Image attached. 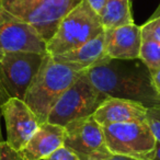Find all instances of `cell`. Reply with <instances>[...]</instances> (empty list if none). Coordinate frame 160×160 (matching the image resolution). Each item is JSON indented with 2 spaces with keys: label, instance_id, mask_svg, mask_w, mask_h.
I'll use <instances>...</instances> for the list:
<instances>
[{
  "label": "cell",
  "instance_id": "cell-17",
  "mask_svg": "<svg viewBox=\"0 0 160 160\" xmlns=\"http://www.w3.org/2000/svg\"><path fill=\"white\" fill-rule=\"evenodd\" d=\"M146 123L150 128L156 142L160 144V107L147 108Z\"/></svg>",
  "mask_w": 160,
  "mask_h": 160
},
{
  "label": "cell",
  "instance_id": "cell-11",
  "mask_svg": "<svg viewBox=\"0 0 160 160\" xmlns=\"http://www.w3.org/2000/svg\"><path fill=\"white\" fill-rule=\"evenodd\" d=\"M142 29L133 24L104 30V46L108 57L114 59H139Z\"/></svg>",
  "mask_w": 160,
  "mask_h": 160
},
{
  "label": "cell",
  "instance_id": "cell-7",
  "mask_svg": "<svg viewBox=\"0 0 160 160\" xmlns=\"http://www.w3.org/2000/svg\"><path fill=\"white\" fill-rule=\"evenodd\" d=\"M45 54L7 52L0 54V85L9 98L24 101L34 77L42 66Z\"/></svg>",
  "mask_w": 160,
  "mask_h": 160
},
{
  "label": "cell",
  "instance_id": "cell-10",
  "mask_svg": "<svg viewBox=\"0 0 160 160\" xmlns=\"http://www.w3.org/2000/svg\"><path fill=\"white\" fill-rule=\"evenodd\" d=\"M7 128V142L20 151L38 131L41 123L23 100L9 98L1 107Z\"/></svg>",
  "mask_w": 160,
  "mask_h": 160
},
{
  "label": "cell",
  "instance_id": "cell-6",
  "mask_svg": "<svg viewBox=\"0 0 160 160\" xmlns=\"http://www.w3.org/2000/svg\"><path fill=\"white\" fill-rule=\"evenodd\" d=\"M105 144L112 153L137 160H153L156 139L146 122H127L103 126Z\"/></svg>",
  "mask_w": 160,
  "mask_h": 160
},
{
  "label": "cell",
  "instance_id": "cell-24",
  "mask_svg": "<svg viewBox=\"0 0 160 160\" xmlns=\"http://www.w3.org/2000/svg\"><path fill=\"white\" fill-rule=\"evenodd\" d=\"M151 77H152V83L155 86L156 90L160 93V68L151 72Z\"/></svg>",
  "mask_w": 160,
  "mask_h": 160
},
{
  "label": "cell",
  "instance_id": "cell-19",
  "mask_svg": "<svg viewBox=\"0 0 160 160\" xmlns=\"http://www.w3.org/2000/svg\"><path fill=\"white\" fill-rule=\"evenodd\" d=\"M0 160H22L19 151L13 149L7 140L0 142Z\"/></svg>",
  "mask_w": 160,
  "mask_h": 160
},
{
  "label": "cell",
  "instance_id": "cell-16",
  "mask_svg": "<svg viewBox=\"0 0 160 160\" xmlns=\"http://www.w3.org/2000/svg\"><path fill=\"white\" fill-rule=\"evenodd\" d=\"M139 60L146 65L150 72L160 68V42L153 40L142 41V46L139 52Z\"/></svg>",
  "mask_w": 160,
  "mask_h": 160
},
{
  "label": "cell",
  "instance_id": "cell-25",
  "mask_svg": "<svg viewBox=\"0 0 160 160\" xmlns=\"http://www.w3.org/2000/svg\"><path fill=\"white\" fill-rule=\"evenodd\" d=\"M153 160H160V144L159 142H156V153Z\"/></svg>",
  "mask_w": 160,
  "mask_h": 160
},
{
  "label": "cell",
  "instance_id": "cell-13",
  "mask_svg": "<svg viewBox=\"0 0 160 160\" xmlns=\"http://www.w3.org/2000/svg\"><path fill=\"white\" fill-rule=\"evenodd\" d=\"M147 108L136 101L109 98L100 105L93 118L101 126L127 122H146Z\"/></svg>",
  "mask_w": 160,
  "mask_h": 160
},
{
  "label": "cell",
  "instance_id": "cell-9",
  "mask_svg": "<svg viewBox=\"0 0 160 160\" xmlns=\"http://www.w3.org/2000/svg\"><path fill=\"white\" fill-rule=\"evenodd\" d=\"M29 52L46 54V41L32 25L0 7V54Z\"/></svg>",
  "mask_w": 160,
  "mask_h": 160
},
{
  "label": "cell",
  "instance_id": "cell-8",
  "mask_svg": "<svg viewBox=\"0 0 160 160\" xmlns=\"http://www.w3.org/2000/svg\"><path fill=\"white\" fill-rule=\"evenodd\" d=\"M65 127L64 146L80 160H98L109 152L102 126L93 115L71 121Z\"/></svg>",
  "mask_w": 160,
  "mask_h": 160
},
{
  "label": "cell",
  "instance_id": "cell-15",
  "mask_svg": "<svg viewBox=\"0 0 160 160\" xmlns=\"http://www.w3.org/2000/svg\"><path fill=\"white\" fill-rule=\"evenodd\" d=\"M99 16L104 30L134 23L129 0H107Z\"/></svg>",
  "mask_w": 160,
  "mask_h": 160
},
{
  "label": "cell",
  "instance_id": "cell-14",
  "mask_svg": "<svg viewBox=\"0 0 160 160\" xmlns=\"http://www.w3.org/2000/svg\"><path fill=\"white\" fill-rule=\"evenodd\" d=\"M56 62H62L79 72H85L107 57L104 46V32L90 40L82 46L62 55L52 56Z\"/></svg>",
  "mask_w": 160,
  "mask_h": 160
},
{
  "label": "cell",
  "instance_id": "cell-2",
  "mask_svg": "<svg viewBox=\"0 0 160 160\" xmlns=\"http://www.w3.org/2000/svg\"><path fill=\"white\" fill-rule=\"evenodd\" d=\"M82 75L45 54L38 72L24 97V102L33 111L41 124L47 122L52 109L67 89Z\"/></svg>",
  "mask_w": 160,
  "mask_h": 160
},
{
  "label": "cell",
  "instance_id": "cell-21",
  "mask_svg": "<svg viewBox=\"0 0 160 160\" xmlns=\"http://www.w3.org/2000/svg\"><path fill=\"white\" fill-rule=\"evenodd\" d=\"M98 160H137V159L132 157H127V156L118 155V153H112L111 151H109L105 155H103L102 157L99 158Z\"/></svg>",
  "mask_w": 160,
  "mask_h": 160
},
{
  "label": "cell",
  "instance_id": "cell-20",
  "mask_svg": "<svg viewBox=\"0 0 160 160\" xmlns=\"http://www.w3.org/2000/svg\"><path fill=\"white\" fill-rule=\"evenodd\" d=\"M44 160H80L75 153L65 146L58 148L54 152H52L48 157H46Z\"/></svg>",
  "mask_w": 160,
  "mask_h": 160
},
{
  "label": "cell",
  "instance_id": "cell-4",
  "mask_svg": "<svg viewBox=\"0 0 160 160\" xmlns=\"http://www.w3.org/2000/svg\"><path fill=\"white\" fill-rule=\"evenodd\" d=\"M82 0H0V7L29 23L46 41L51 40L60 21Z\"/></svg>",
  "mask_w": 160,
  "mask_h": 160
},
{
  "label": "cell",
  "instance_id": "cell-22",
  "mask_svg": "<svg viewBox=\"0 0 160 160\" xmlns=\"http://www.w3.org/2000/svg\"><path fill=\"white\" fill-rule=\"evenodd\" d=\"M87 1L89 2V5L92 7V9H93L98 14L101 12L103 6H104L105 2H107V0H87Z\"/></svg>",
  "mask_w": 160,
  "mask_h": 160
},
{
  "label": "cell",
  "instance_id": "cell-1",
  "mask_svg": "<svg viewBox=\"0 0 160 160\" xmlns=\"http://www.w3.org/2000/svg\"><path fill=\"white\" fill-rule=\"evenodd\" d=\"M135 60L107 56L85 73L109 98L136 101L146 108L160 107V93L152 83L150 70L142 60Z\"/></svg>",
  "mask_w": 160,
  "mask_h": 160
},
{
  "label": "cell",
  "instance_id": "cell-23",
  "mask_svg": "<svg viewBox=\"0 0 160 160\" xmlns=\"http://www.w3.org/2000/svg\"><path fill=\"white\" fill-rule=\"evenodd\" d=\"M9 99V96L6 93L5 89L2 88V86L0 85V116H1V107L6 101ZM2 135H1V128H0V142H2Z\"/></svg>",
  "mask_w": 160,
  "mask_h": 160
},
{
  "label": "cell",
  "instance_id": "cell-3",
  "mask_svg": "<svg viewBox=\"0 0 160 160\" xmlns=\"http://www.w3.org/2000/svg\"><path fill=\"white\" fill-rule=\"evenodd\" d=\"M103 32L100 16L87 0H82L60 21L54 35L46 43V54L62 55L82 46Z\"/></svg>",
  "mask_w": 160,
  "mask_h": 160
},
{
  "label": "cell",
  "instance_id": "cell-18",
  "mask_svg": "<svg viewBox=\"0 0 160 160\" xmlns=\"http://www.w3.org/2000/svg\"><path fill=\"white\" fill-rule=\"evenodd\" d=\"M140 29L142 40L147 38L160 42V16L150 18L142 27H140Z\"/></svg>",
  "mask_w": 160,
  "mask_h": 160
},
{
  "label": "cell",
  "instance_id": "cell-5",
  "mask_svg": "<svg viewBox=\"0 0 160 160\" xmlns=\"http://www.w3.org/2000/svg\"><path fill=\"white\" fill-rule=\"evenodd\" d=\"M109 97L92 83L85 72L60 97L47 122L66 126L71 121L91 116Z\"/></svg>",
  "mask_w": 160,
  "mask_h": 160
},
{
  "label": "cell",
  "instance_id": "cell-12",
  "mask_svg": "<svg viewBox=\"0 0 160 160\" xmlns=\"http://www.w3.org/2000/svg\"><path fill=\"white\" fill-rule=\"evenodd\" d=\"M65 127L45 122L40 125L22 150V160H44L52 152L64 146Z\"/></svg>",
  "mask_w": 160,
  "mask_h": 160
},
{
  "label": "cell",
  "instance_id": "cell-26",
  "mask_svg": "<svg viewBox=\"0 0 160 160\" xmlns=\"http://www.w3.org/2000/svg\"><path fill=\"white\" fill-rule=\"evenodd\" d=\"M158 16H160V5L158 6V8H157V10H156L155 12H153V14L150 17V18H156V17H158Z\"/></svg>",
  "mask_w": 160,
  "mask_h": 160
}]
</instances>
